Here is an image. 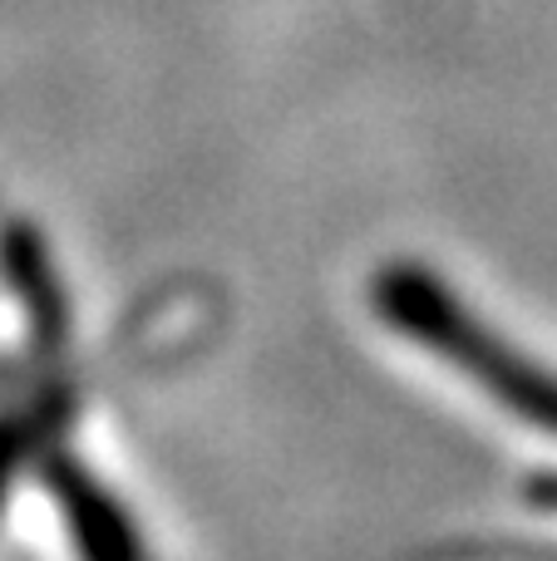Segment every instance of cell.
<instances>
[{"label":"cell","mask_w":557,"mask_h":561,"mask_svg":"<svg viewBox=\"0 0 557 561\" xmlns=\"http://www.w3.org/2000/svg\"><path fill=\"white\" fill-rule=\"evenodd\" d=\"M380 296H385V310H390L395 320H405L414 335H424L430 345H440L444 355L459 359L464 369H474L499 399H509L513 409L538 419L543 428H557V385L553 379L533 375V369L523 365V359H513L509 350L489 345V335L469 330V320L450 306V296H444L440 286H430V280L414 276V272H395V276H385Z\"/></svg>","instance_id":"cell-1"},{"label":"cell","mask_w":557,"mask_h":561,"mask_svg":"<svg viewBox=\"0 0 557 561\" xmlns=\"http://www.w3.org/2000/svg\"><path fill=\"white\" fill-rule=\"evenodd\" d=\"M65 507L84 561H138V542L128 533V523L99 493H89L84 483H65Z\"/></svg>","instance_id":"cell-2"}]
</instances>
